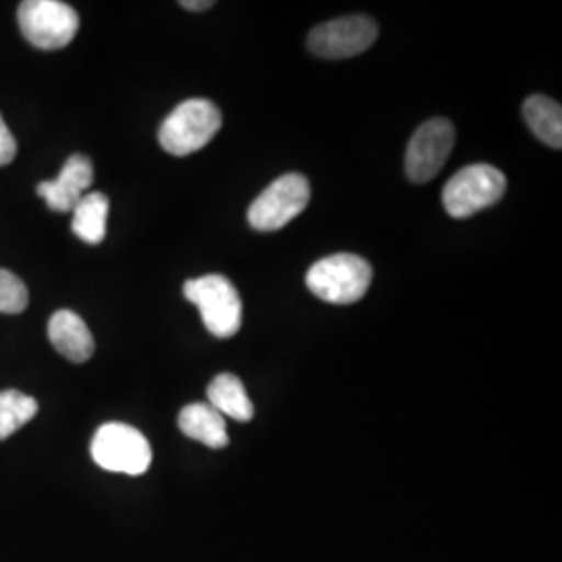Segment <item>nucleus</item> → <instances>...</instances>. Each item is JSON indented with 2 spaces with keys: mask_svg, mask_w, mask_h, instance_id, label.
Wrapping results in <instances>:
<instances>
[{
  "mask_svg": "<svg viewBox=\"0 0 562 562\" xmlns=\"http://www.w3.org/2000/svg\"><path fill=\"white\" fill-rule=\"evenodd\" d=\"M457 140L454 125L448 120L436 117L425 121L417 127L408 142L404 167L408 180L415 183H427L434 180L443 169Z\"/></svg>",
  "mask_w": 562,
  "mask_h": 562,
  "instance_id": "nucleus-8",
  "label": "nucleus"
},
{
  "mask_svg": "<svg viewBox=\"0 0 562 562\" xmlns=\"http://www.w3.org/2000/svg\"><path fill=\"white\" fill-rule=\"evenodd\" d=\"M206 396H209V404L215 411H220L222 415H227L236 422L246 423L255 417V406L246 394L244 383L232 373L217 375L209 385Z\"/></svg>",
  "mask_w": 562,
  "mask_h": 562,
  "instance_id": "nucleus-13",
  "label": "nucleus"
},
{
  "mask_svg": "<svg viewBox=\"0 0 562 562\" xmlns=\"http://www.w3.org/2000/svg\"><path fill=\"white\" fill-rule=\"evenodd\" d=\"M522 115L531 132L548 146L562 148V109L561 104L542 94L529 97L522 104Z\"/></svg>",
  "mask_w": 562,
  "mask_h": 562,
  "instance_id": "nucleus-14",
  "label": "nucleus"
},
{
  "mask_svg": "<svg viewBox=\"0 0 562 562\" xmlns=\"http://www.w3.org/2000/svg\"><path fill=\"white\" fill-rule=\"evenodd\" d=\"M109 199L102 192H90L74 206L71 229L80 240L101 244L106 236Z\"/></svg>",
  "mask_w": 562,
  "mask_h": 562,
  "instance_id": "nucleus-15",
  "label": "nucleus"
},
{
  "mask_svg": "<svg viewBox=\"0 0 562 562\" xmlns=\"http://www.w3.org/2000/svg\"><path fill=\"white\" fill-rule=\"evenodd\" d=\"M506 192V178L503 171L477 162L461 169L443 186L442 201L450 217L464 220L494 206Z\"/></svg>",
  "mask_w": 562,
  "mask_h": 562,
  "instance_id": "nucleus-4",
  "label": "nucleus"
},
{
  "mask_svg": "<svg viewBox=\"0 0 562 562\" xmlns=\"http://www.w3.org/2000/svg\"><path fill=\"white\" fill-rule=\"evenodd\" d=\"M21 34L42 50H59L80 30L78 13L59 0H25L18 11Z\"/></svg>",
  "mask_w": 562,
  "mask_h": 562,
  "instance_id": "nucleus-6",
  "label": "nucleus"
},
{
  "mask_svg": "<svg viewBox=\"0 0 562 562\" xmlns=\"http://www.w3.org/2000/svg\"><path fill=\"white\" fill-rule=\"evenodd\" d=\"M90 452L104 471L125 475H142L153 462V450L144 434L125 423H104L99 427Z\"/></svg>",
  "mask_w": 562,
  "mask_h": 562,
  "instance_id": "nucleus-5",
  "label": "nucleus"
},
{
  "mask_svg": "<svg viewBox=\"0 0 562 562\" xmlns=\"http://www.w3.org/2000/svg\"><path fill=\"white\" fill-rule=\"evenodd\" d=\"M48 340L67 361L86 362L94 355L92 331L80 315L69 308H60L50 317Z\"/></svg>",
  "mask_w": 562,
  "mask_h": 562,
  "instance_id": "nucleus-11",
  "label": "nucleus"
},
{
  "mask_svg": "<svg viewBox=\"0 0 562 562\" xmlns=\"http://www.w3.org/2000/svg\"><path fill=\"white\" fill-rule=\"evenodd\" d=\"M311 201V186L301 173H285L265 188L248 209V223L257 232H276L296 220Z\"/></svg>",
  "mask_w": 562,
  "mask_h": 562,
  "instance_id": "nucleus-7",
  "label": "nucleus"
},
{
  "mask_svg": "<svg viewBox=\"0 0 562 562\" xmlns=\"http://www.w3.org/2000/svg\"><path fill=\"white\" fill-rule=\"evenodd\" d=\"M30 302L25 283L11 271L0 269V313L18 315L23 313Z\"/></svg>",
  "mask_w": 562,
  "mask_h": 562,
  "instance_id": "nucleus-17",
  "label": "nucleus"
},
{
  "mask_svg": "<svg viewBox=\"0 0 562 562\" xmlns=\"http://www.w3.org/2000/svg\"><path fill=\"white\" fill-rule=\"evenodd\" d=\"M180 4L188 11H206V9L215 7L213 0H181Z\"/></svg>",
  "mask_w": 562,
  "mask_h": 562,
  "instance_id": "nucleus-19",
  "label": "nucleus"
},
{
  "mask_svg": "<svg viewBox=\"0 0 562 562\" xmlns=\"http://www.w3.org/2000/svg\"><path fill=\"white\" fill-rule=\"evenodd\" d=\"M36 415L38 402L32 396L18 390L0 392V442L20 431L21 427L32 422Z\"/></svg>",
  "mask_w": 562,
  "mask_h": 562,
  "instance_id": "nucleus-16",
  "label": "nucleus"
},
{
  "mask_svg": "<svg viewBox=\"0 0 562 562\" xmlns=\"http://www.w3.org/2000/svg\"><path fill=\"white\" fill-rule=\"evenodd\" d=\"M380 36L378 23L367 15H348L317 25L308 34V48L323 59H350L369 50Z\"/></svg>",
  "mask_w": 562,
  "mask_h": 562,
  "instance_id": "nucleus-9",
  "label": "nucleus"
},
{
  "mask_svg": "<svg viewBox=\"0 0 562 562\" xmlns=\"http://www.w3.org/2000/svg\"><path fill=\"white\" fill-rule=\"evenodd\" d=\"M373 281V267L359 255H331L315 262L306 273L308 290L331 304L361 301Z\"/></svg>",
  "mask_w": 562,
  "mask_h": 562,
  "instance_id": "nucleus-2",
  "label": "nucleus"
},
{
  "mask_svg": "<svg viewBox=\"0 0 562 562\" xmlns=\"http://www.w3.org/2000/svg\"><path fill=\"white\" fill-rule=\"evenodd\" d=\"M15 155H18V140L0 115V167L13 161Z\"/></svg>",
  "mask_w": 562,
  "mask_h": 562,
  "instance_id": "nucleus-18",
  "label": "nucleus"
},
{
  "mask_svg": "<svg viewBox=\"0 0 562 562\" xmlns=\"http://www.w3.org/2000/svg\"><path fill=\"white\" fill-rule=\"evenodd\" d=\"M183 296L199 306L204 327L227 340L241 327V301L236 285L225 276L213 273L183 283Z\"/></svg>",
  "mask_w": 562,
  "mask_h": 562,
  "instance_id": "nucleus-3",
  "label": "nucleus"
},
{
  "mask_svg": "<svg viewBox=\"0 0 562 562\" xmlns=\"http://www.w3.org/2000/svg\"><path fill=\"white\" fill-rule=\"evenodd\" d=\"M94 181V167L92 161L83 155L69 157L57 180H46L38 183L36 192L46 201L48 209L57 213L74 211V206L86 196V190Z\"/></svg>",
  "mask_w": 562,
  "mask_h": 562,
  "instance_id": "nucleus-10",
  "label": "nucleus"
},
{
  "mask_svg": "<svg viewBox=\"0 0 562 562\" xmlns=\"http://www.w3.org/2000/svg\"><path fill=\"white\" fill-rule=\"evenodd\" d=\"M178 423L183 436L204 443L209 448H225L229 443L225 419L222 413L215 411L211 404L194 402L183 406Z\"/></svg>",
  "mask_w": 562,
  "mask_h": 562,
  "instance_id": "nucleus-12",
  "label": "nucleus"
},
{
  "mask_svg": "<svg viewBox=\"0 0 562 562\" xmlns=\"http://www.w3.org/2000/svg\"><path fill=\"white\" fill-rule=\"evenodd\" d=\"M222 111L215 102L206 99H190L173 109V113L162 121L159 142L162 150L173 157H188L199 153L215 134L222 130Z\"/></svg>",
  "mask_w": 562,
  "mask_h": 562,
  "instance_id": "nucleus-1",
  "label": "nucleus"
}]
</instances>
